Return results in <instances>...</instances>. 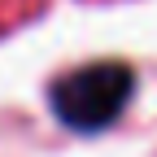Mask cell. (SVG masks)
<instances>
[{"label": "cell", "mask_w": 157, "mask_h": 157, "mask_svg": "<svg viewBox=\"0 0 157 157\" xmlns=\"http://www.w3.org/2000/svg\"><path fill=\"white\" fill-rule=\"evenodd\" d=\"M131 96H135V66L118 57H101L92 66L61 74L48 92V105L57 122H66L70 131H105L127 109Z\"/></svg>", "instance_id": "obj_1"}]
</instances>
